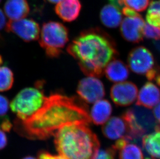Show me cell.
<instances>
[{"label":"cell","mask_w":160,"mask_h":159,"mask_svg":"<svg viewBox=\"0 0 160 159\" xmlns=\"http://www.w3.org/2000/svg\"><path fill=\"white\" fill-rule=\"evenodd\" d=\"M153 113L157 121L160 123V102L154 107Z\"/></svg>","instance_id":"32"},{"label":"cell","mask_w":160,"mask_h":159,"mask_svg":"<svg viewBox=\"0 0 160 159\" xmlns=\"http://www.w3.org/2000/svg\"><path fill=\"white\" fill-rule=\"evenodd\" d=\"M127 7L137 12L145 11L148 7L149 0H123Z\"/></svg>","instance_id":"23"},{"label":"cell","mask_w":160,"mask_h":159,"mask_svg":"<svg viewBox=\"0 0 160 159\" xmlns=\"http://www.w3.org/2000/svg\"><path fill=\"white\" fill-rule=\"evenodd\" d=\"M160 102V90L152 83L147 82L138 94L136 105L146 108H154Z\"/></svg>","instance_id":"13"},{"label":"cell","mask_w":160,"mask_h":159,"mask_svg":"<svg viewBox=\"0 0 160 159\" xmlns=\"http://www.w3.org/2000/svg\"><path fill=\"white\" fill-rule=\"evenodd\" d=\"M5 14L10 20H18L28 15L30 7L27 0H7L5 4Z\"/></svg>","instance_id":"16"},{"label":"cell","mask_w":160,"mask_h":159,"mask_svg":"<svg viewBox=\"0 0 160 159\" xmlns=\"http://www.w3.org/2000/svg\"><path fill=\"white\" fill-rule=\"evenodd\" d=\"M123 14L127 17H136L140 16L139 14L136 12V11H134V9H132L131 8L128 7H125L123 8Z\"/></svg>","instance_id":"28"},{"label":"cell","mask_w":160,"mask_h":159,"mask_svg":"<svg viewBox=\"0 0 160 159\" xmlns=\"http://www.w3.org/2000/svg\"><path fill=\"white\" fill-rule=\"evenodd\" d=\"M67 51L77 60L83 74L97 78L103 75L117 53L110 38L97 31L82 32L68 45Z\"/></svg>","instance_id":"2"},{"label":"cell","mask_w":160,"mask_h":159,"mask_svg":"<svg viewBox=\"0 0 160 159\" xmlns=\"http://www.w3.org/2000/svg\"><path fill=\"white\" fill-rule=\"evenodd\" d=\"M119 10L112 4L104 6L100 12V19L102 23L109 28L118 27L122 20Z\"/></svg>","instance_id":"19"},{"label":"cell","mask_w":160,"mask_h":159,"mask_svg":"<svg viewBox=\"0 0 160 159\" xmlns=\"http://www.w3.org/2000/svg\"><path fill=\"white\" fill-rule=\"evenodd\" d=\"M82 5L79 0H62L58 3L55 12L65 22H72L78 17Z\"/></svg>","instance_id":"15"},{"label":"cell","mask_w":160,"mask_h":159,"mask_svg":"<svg viewBox=\"0 0 160 159\" xmlns=\"http://www.w3.org/2000/svg\"><path fill=\"white\" fill-rule=\"evenodd\" d=\"M128 64L133 72L145 75L150 81L155 80L159 74L154 68V60L151 52L144 47L135 48L130 53Z\"/></svg>","instance_id":"7"},{"label":"cell","mask_w":160,"mask_h":159,"mask_svg":"<svg viewBox=\"0 0 160 159\" xmlns=\"http://www.w3.org/2000/svg\"><path fill=\"white\" fill-rule=\"evenodd\" d=\"M39 159H68L62 156L53 155L46 152H41L38 155Z\"/></svg>","instance_id":"27"},{"label":"cell","mask_w":160,"mask_h":159,"mask_svg":"<svg viewBox=\"0 0 160 159\" xmlns=\"http://www.w3.org/2000/svg\"><path fill=\"white\" fill-rule=\"evenodd\" d=\"M143 35L148 39H160V28L146 23L143 30Z\"/></svg>","instance_id":"24"},{"label":"cell","mask_w":160,"mask_h":159,"mask_svg":"<svg viewBox=\"0 0 160 159\" xmlns=\"http://www.w3.org/2000/svg\"><path fill=\"white\" fill-rule=\"evenodd\" d=\"M68 41V29L63 24L50 21L42 25L39 43L49 57H58Z\"/></svg>","instance_id":"4"},{"label":"cell","mask_w":160,"mask_h":159,"mask_svg":"<svg viewBox=\"0 0 160 159\" xmlns=\"http://www.w3.org/2000/svg\"><path fill=\"white\" fill-rule=\"evenodd\" d=\"M89 126L76 122L64 126L56 132L54 144L61 156L68 159H95L100 142Z\"/></svg>","instance_id":"3"},{"label":"cell","mask_w":160,"mask_h":159,"mask_svg":"<svg viewBox=\"0 0 160 159\" xmlns=\"http://www.w3.org/2000/svg\"><path fill=\"white\" fill-rule=\"evenodd\" d=\"M76 122L90 125L86 105L76 97L54 93L46 97L42 107L29 118L15 122V129L30 139L46 140L64 126Z\"/></svg>","instance_id":"1"},{"label":"cell","mask_w":160,"mask_h":159,"mask_svg":"<svg viewBox=\"0 0 160 159\" xmlns=\"http://www.w3.org/2000/svg\"><path fill=\"white\" fill-rule=\"evenodd\" d=\"M6 30L17 35L27 42L35 41L39 38V24L33 20L21 19L9 20L6 26Z\"/></svg>","instance_id":"9"},{"label":"cell","mask_w":160,"mask_h":159,"mask_svg":"<svg viewBox=\"0 0 160 159\" xmlns=\"http://www.w3.org/2000/svg\"><path fill=\"white\" fill-rule=\"evenodd\" d=\"M147 22L160 28V0L150 3L146 15Z\"/></svg>","instance_id":"22"},{"label":"cell","mask_w":160,"mask_h":159,"mask_svg":"<svg viewBox=\"0 0 160 159\" xmlns=\"http://www.w3.org/2000/svg\"><path fill=\"white\" fill-rule=\"evenodd\" d=\"M8 144V139L6 134L3 130L0 129V150H2L6 147Z\"/></svg>","instance_id":"29"},{"label":"cell","mask_w":160,"mask_h":159,"mask_svg":"<svg viewBox=\"0 0 160 159\" xmlns=\"http://www.w3.org/2000/svg\"><path fill=\"white\" fill-rule=\"evenodd\" d=\"M145 21L141 16L126 17L121 22L120 31L123 37L129 42H139L143 38Z\"/></svg>","instance_id":"11"},{"label":"cell","mask_w":160,"mask_h":159,"mask_svg":"<svg viewBox=\"0 0 160 159\" xmlns=\"http://www.w3.org/2000/svg\"><path fill=\"white\" fill-rule=\"evenodd\" d=\"M1 1H2V0H0V2H1Z\"/></svg>","instance_id":"36"},{"label":"cell","mask_w":160,"mask_h":159,"mask_svg":"<svg viewBox=\"0 0 160 159\" xmlns=\"http://www.w3.org/2000/svg\"><path fill=\"white\" fill-rule=\"evenodd\" d=\"M112 112V105L108 101L102 99L98 101L91 110V122L96 125H104L109 119Z\"/></svg>","instance_id":"17"},{"label":"cell","mask_w":160,"mask_h":159,"mask_svg":"<svg viewBox=\"0 0 160 159\" xmlns=\"http://www.w3.org/2000/svg\"><path fill=\"white\" fill-rule=\"evenodd\" d=\"M116 151L112 148L99 149L95 159H115Z\"/></svg>","instance_id":"25"},{"label":"cell","mask_w":160,"mask_h":159,"mask_svg":"<svg viewBox=\"0 0 160 159\" xmlns=\"http://www.w3.org/2000/svg\"><path fill=\"white\" fill-rule=\"evenodd\" d=\"M128 125V136L133 139L142 138L155 130L157 121L153 112L145 107L136 105L129 108L122 116Z\"/></svg>","instance_id":"6"},{"label":"cell","mask_w":160,"mask_h":159,"mask_svg":"<svg viewBox=\"0 0 160 159\" xmlns=\"http://www.w3.org/2000/svg\"><path fill=\"white\" fill-rule=\"evenodd\" d=\"M46 97L39 88H25L12 99L10 108L17 116L18 120L23 121L35 114L42 107Z\"/></svg>","instance_id":"5"},{"label":"cell","mask_w":160,"mask_h":159,"mask_svg":"<svg viewBox=\"0 0 160 159\" xmlns=\"http://www.w3.org/2000/svg\"><path fill=\"white\" fill-rule=\"evenodd\" d=\"M142 147L145 157L160 159V125L142 137Z\"/></svg>","instance_id":"14"},{"label":"cell","mask_w":160,"mask_h":159,"mask_svg":"<svg viewBox=\"0 0 160 159\" xmlns=\"http://www.w3.org/2000/svg\"><path fill=\"white\" fill-rule=\"evenodd\" d=\"M127 140V144L119 150V159H143L142 147L139 146L142 144V138Z\"/></svg>","instance_id":"20"},{"label":"cell","mask_w":160,"mask_h":159,"mask_svg":"<svg viewBox=\"0 0 160 159\" xmlns=\"http://www.w3.org/2000/svg\"><path fill=\"white\" fill-rule=\"evenodd\" d=\"M22 159H36V158H34L33 157L31 156H28L26 157H24V158H23Z\"/></svg>","instance_id":"34"},{"label":"cell","mask_w":160,"mask_h":159,"mask_svg":"<svg viewBox=\"0 0 160 159\" xmlns=\"http://www.w3.org/2000/svg\"><path fill=\"white\" fill-rule=\"evenodd\" d=\"M9 106H10V104L8 98L5 96L0 95V118L6 117L5 116L8 113Z\"/></svg>","instance_id":"26"},{"label":"cell","mask_w":160,"mask_h":159,"mask_svg":"<svg viewBox=\"0 0 160 159\" xmlns=\"http://www.w3.org/2000/svg\"><path fill=\"white\" fill-rule=\"evenodd\" d=\"M105 137L112 140H118L126 137L129 132L128 125L123 117H112L102 127Z\"/></svg>","instance_id":"12"},{"label":"cell","mask_w":160,"mask_h":159,"mask_svg":"<svg viewBox=\"0 0 160 159\" xmlns=\"http://www.w3.org/2000/svg\"><path fill=\"white\" fill-rule=\"evenodd\" d=\"M77 93L83 101L88 104H93L101 100L105 94L103 83L97 77L89 76L79 82Z\"/></svg>","instance_id":"8"},{"label":"cell","mask_w":160,"mask_h":159,"mask_svg":"<svg viewBox=\"0 0 160 159\" xmlns=\"http://www.w3.org/2000/svg\"><path fill=\"white\" fill-rule=\"evenodd\" d=\"M2 63H3V59L1 56L0 55V65H1Z\"/></svg>","instance_id":"35"},{"label":"cell","mask_w":160,"mask_h":159,"mask_svg":"<svg viewBox=\"0 0 160 159\" xmlns=\"http://www.w3.org/2000/svg\"><path fill=\"white\" fill-rule=\"evenodd\" d=\"M111 4L116 7L119 9H123V0H109Z\"/></svg>","instance_id":"30"},{"label":"cell","mask_w":160,"mask_h":159,"mask_svg":"<svg viewBox=\"0 0 160 159\" xmlns=\"http://www.w3.org/2000/svg\"><path fill=\"white\" fill-rule=\"evenodd\" d=\"M49 2H50V3H54V4H58V3H59L62 0H47Z\"/></svg>","instance_id":"33"},{"label":"cell","mask_w":160,"mask_h":159,"mask_svg":"<svg viewBox=\"0 0 160 159\" xmlns=\"http://www.w3.org/2000/svg\"><path fill=\"white\" fill-rule=\"evenodd\" d=\"M6 18L4 14L3 11L0 9V31L2 30V29L6 26Z\"/></svg>","instance_id":"31"},{"label":"cell","mask_w":160,"mask_h":159,"mask_svg":"<svg viewBox=\"0 0 160 159\" xmlns=\"http://www.w3.org/2000/svg\"><path fill=\"white\" fill-rule=\"evenodd\" d=\"M138 87L130 82L118 83L112 86L110 96L113 102L119 106H128L133 104L138 98Z\"/></svg>","instance_id":"10"},{"label":"cell","mask_w":160,"mask_h":159,"mask_svg":"<svg viewBox=\"0 0 160 159\" xmlns=\"http://www.w3.org/2000/svg\"><path fill=\"white\" fill-rule=\"evenodd\" d=\"M105 74L110 81L115 83L124 82L129 75L127 66L122 61L118 60L109 62L105 68Z\"/></svg>","instance_id":"18"},{"label":"cell","mask_w":160,"mask_h":159,"mask_svg":"<svg viewBox=\"0 0 160 159\" xmlns=\"http://www.w3.org/2000/svg\"><path fill=\"white\" fill-rule=\"evenodd\" d=\"M14 81V74L12 70L6 66L0 67V92L9 90Z\"/></svg>","instance_id":"21"}]
</instances>
